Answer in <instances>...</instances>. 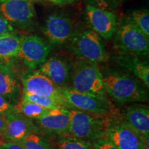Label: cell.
I'll use <instances>...</instances> for the list:
<instances>
[{
	"mask_svg": "<svg viewBox=\"0 0 149 149\" xmlns=\"http://www.w3.org/2000/svg\"><path fill=\"white\" fill-rule=\"evenodd\" d=\"M107 118L105 135L117 149H143L144 139L139 136L122 118Z\"/></svg>",
	"mask_w": 149,
	"mask_h": 149,
	"instance_id": "obj_8",
	"label": "cell"
},
{
	"mask_svg": "<svg viewBox=\"0 0 149 149\" xmlns=\"http://www.w3.org/2000/svg\"><path fill=\"white\" fill-rule=\"evenodd\" d=\"M70 50L79 59L96 64L106 62L109 59L104 40L89 29L72 35Z\"/></svg>",
	"mask_w": 149,
	"mask_h": 149,
	"instance_id": "obj_2",
	"label": "cell"
},
{
	"mask_svg": "<svg viewBox=\"0 0 149 149\" xmlns=\"http://www.w3.org/2000/svg\"><path fill=\"white\" fill-rule=\"evenodd\" d=\"M115 46L120 53L146 59L148 56L149 37L129 19L117 29L115 33Z\"/></svg>",
	"mask_w": 149,
	"mask_h": 149,
	"instance_id": "obj_4",
	"label": "cell"
},
{
	"mask_svg": "<svg viewBox=\"0 0 149 149\" xmlns=\"http://www.w3.org/2000/svg\"><path fill=\"white\" fill-rule=\"evenodd\" d=\"M93 149H117L105 137H102L92 141Z\"/></svg>",
	"mask_w": 149,
	"mask_h": 149,
	"instance_id": "obj_26",
	"label": "cell"
},
{
	"mask_svg": "<svg viewBox=\"0 0 149 149\" xmlns=\"http://www.w3.org/2000/svg\"><path fill=\"white\" fill-rule=\"evenodd\" d=\"M0 14L15 29L27 30L36 17L35 3L31 0L0 1Z\"/></svg>",
	"mask_w": 149,
	"mask_h": 149,
	"instance_id": "obj_9",
	"label": "cell"
},
{
	"mask_svg": "<svg viewBox=\"0 0 149 149\" xmlns=\"http://www.w3.org/2000/svg\"><path fill=\"white\" fill-rule=\"evenodd\" d=\"M128 19L149 37V13L147 9L134 10Z\"/></svg>",
	"mask_w": 149,
	"mask_h": 149,
	"instance_id": "obj_23",
	"label": "cell"
},
{
	"mask_svg": "<svg viewBox=\"0 0 149 149\" xmlns=\"http://www.w3.org/2000/svg\"><path fill=\"white\" fill-rule=\"evenodd\" d=\"M118 65L128 73L142 81L147 88L149 87V65L148 61L137 56L119 53L115 58Z\"/></svg>",
	"mask_w": 149,
	"mask_h": 149,
	"instance_id": "obj_18",
	"label": "cell"
},
{
	"mask_svg": "<svg viewBox=\"0 0 149 149\" xmlns=\"http://www.w3.org/2000/svg\"><path fill=\"white\" fill-rule=\"evenodd\" d=\"M18 142L24 149H55L48 139L39 133L31 134Z\"/></svg>",
	"mask_w": 149,
	"mask_h": 149,
	"instance_id": "obj_21",
	"label": "cell"
},
{
	"mask_svg": "<svg viewBox=\"0 0 149 149\" xmlns=\"http://www.w3.org/2000/svg\"><path fill=\"white\" fill-rule=\"evenodd\" d=\"M22 37L17 32L8 33L0 36V63L13 62L17 57Z\"/></svg>",
	"mask_w": 149,
	"mask_h": 149,
	"instance_id": "obj_19",
	"label": "cell"
},
{
	"mask_svg": "<svg viewBox=\"0 0 149 149\" xmlns=\"http://www.w3.org/2000/svg\"><path fill=\"white\" fill-rule=\"evenodd\" d=\"M56 149H93L92 141L75 138L71 136H61Z\"/></svg>",
	"mask_w": 149,
	"mask_h": 149,
	"instance_id": "obj_22",
	"label": "cell"
},
{
	"mask_svg": "<svg viewBox=\"0 0 149 149\" xmlns=\"http://www.w3.org/2000/svg\"><path fill=\"white\" fill-rule=\"evenodd\" d=\"M17 111L18 110L16 106L13 105L8 101H7L3 97L0 95V115L4 117L8 113Z\"/></svg>",
	"mask_w": 149,
	"mask_h": 149,
	"instance_id": "obj_25",
	"label": "cell"
},
{
	"mask_svg": "<svg viewBox=\"0 0 149 149\" xmlns=\"http://www.w3.org/2000/svg\"><path fill=\"white\" fill-rule=\"evenodd\" d=\"M0 149H24L18 141H8L0 142Z\"/></svg>",
	"mask_w": 149,
	"mask_h": 149,
	"instance_id": "obj_28",
	"label": "cell"
},
{
	"mask_svg": "<svg viewBox=\"0 0 149 149\" xmlns=\"http://www.w3.org/2000/svg\"><path fill=\"white\" fill-rule=\"evenodd\" d=\"M21 86L13 62L0 63V95L13 105L19 104Z\"/></svg>",
	"mask_w": 149,
	"mask_h": 149,
	"instance_id": "obj_17",
	"label": "cell"
},
{
	"mask_svg": "<svg viewBox=\"0 0 149 149\" xmlns=\"http://www.w3.org/2000/svg\"><path fill=\"white\" fill-rule=\"evenodd\" d=\"M121 118L142 138L149 137V109L144 104H133L122 110Z\"/></svg>",
	"mask_w": 149,
	"mask_h": 149,
	"instance_id": "obj_16",
	"label": "cell"
},
{
	"mask_svg": "<svg viewBox=\"0 0 149 149\" xmlns=\"http://www.w3.org/2000/svg\"><path fill=\"white\" fill-rule=\"evenodd\" d=\"M22 100L33 102V103L38 104L41 107L49 110H55L63 108L60 105V104L54 100V99L46 97L36 95L23 93Z\"/></svg>",
	"mask_w": 149,
	"mask_h": 149,
	"instance_id": "obj_24",
	"label": "cell"
},
{
	"mask_svg": "<svg viewBox=\"0 0 149 149\" xmlns=\"http://www.w3.org/2000/svg\"><path fill=\"white\" fill-rule=\"evenodd\" d=\"M4 119L3 141H19L32 133H40L34 123L18 111L5 115Z\"/></svg>",
	"mask_w": 149,
	"mask_h": 149,
	"instance_id": "obj_13",
	"label": "cell"
},
{
	"mask_svg": "<svg viewBox=\"0 0 149 149\" xmlns=\"http://www.w3.org/2000/svg\"><path fill=\"white\" fill-rule=\"evenodd\" d=\"M18 111L30 120H37L48 113L51 110L45 109L38 104L22 100L16 106Z\"/></svg>",
	"mask_w": 149,
	"mask_h": 149,
	"instance_id": "obj_20",
	"label": "cell"
},
{
	"mask_svg": "<svg viewBox=\"0 0 149 149\" xmlns=\"http://www.w3.org/2000/svg\"><path fill=\"white\" fill-rule=\"evenodd\" d=\"M17 29L13 26L3 17L0 14V36L8 33H16Z\"/></svg>",
	"mask_w": 149,
	"mask_h": 149,
	"instance_id": "obj_27",
	"label": "cell"
},
{
	"mask_svg": "<svg viewBox=\"0 0 149 149\" xmlns=\"http://www.w3.org/2000/svg\"><path fill=\"white\" fill-rule=\"evenodd\" d=\"M69 119L68 109L51 110L46 115L35 120V126L39 132L43 131L50 135L66 136L68 135Z\"/></svg>",
	"mask_w": 149,
	"mask_h": 149,
	"instance_id": "obj_14",
	"label": "cell"
},
{
	"mask_svg": "<svg viewBox=\"0 0 149 149\" xmlns=\"http://www.w3.org/2000/svg\"><path fill=\"white\" fill-rule=\"evenodd\" d=\"M51 46L35 35L22 37L17 57L31 70H35L47 59Z\"/></svg>",
	"mask_w": 149,
	"mask_h": 149,
	"instance_id": "obj_10",
	"label": "cell"
},
{
	"mask_svg": "<svg viewBox=\"0 0 149 149\" xmlns=\"http://www.w3.org/2000/svg\"><path fill=\"white\" fill-rule=\"evenodd\" d=\"M10 1V0H0V1ZM31 1H33V2H37V1H40L41 0H31Z\"/></svg>",
	"mask_w": 149,
	"mask_h": 149,
	"instance_id": "obj_31",
	"label": "cell"
},
{
	"mask_svg": "<svg viewBox=\"0 0 149 149\" xmlns=\"http://www.w3.org/2000/svg\"><path fill=\"white\" fill-rule=\"evenodd\" d=\"M21 81L23 93L54 99L64 109H73L66 101L60 90V87L57 86L49 78L39 70L24 73L21 76Z\"/></svg>",
	"mask_w": 149,
	"mask_h": 149,
	"instance_id": "obj_7",
	"label": "cell"
},
{
	"mask_svg": "<svg viewBox=\"0 0 149 149\" xmlns=\"http://www.w3.org/2000/svg\"><path fill=\"white\" fill-rule=\"evenodd\" d=\"M46 1H49L53 4L58 6H64L67 4H71L77 1V0H46Z\"/></svg>",
	"mask_w": 149,
	"mask_h": 149,
	"instance_id": "obj_29",
	"label": "cell"
},
{
	"mask_svg": "<svg viewBox=\"0 0 149 149\" xmlns=\"http://www.w3.org/2000/svg\"><path fill=\"white\" fill-rule=\"evenodd\" d=\"M42 31L53 45L62 46L72 38L73 26L69 17L62 13H55L46 18Z\"/></svg>",
	"mask_w": 149,
	"mask_h": 149,
	"instance_id": "obj_12",
	"label": "cell"
},
{
	"mask_svg": "<svg viewBox=\"0 0 149 149\" xmlns=\"http://www.w3.org/2000/svg\"><path fill=\"white\" fill-rule=\"evenodd\" d=\"M60 90L73 109L99 117L113 115L115 107L107 95L80 92L71 86L63 87L60 88Z\"/></svg>",
	"mask_w": 149,
	"mask_h": 149,
	"instance_id": "obj_3",
	"label": "cell"
},
{
	"mask_svg": "<svg viewBox=\"0 0 149 149\" xmlns=\"http://www.w3.org/2000/svg\"><path fill=\"white\" fill-rule=\"evenodd\" d=\"M5 126V119L3 115H0V139H1L3 130H4Z\"/></svg>",
	"mask_w": 149,
	"mask_h": 149,
	"instance_id": "obj_30",
	"label": "cell"
},
{
	"mask_svg": "<svg viewBox=\"0 0 149 149\" xmlns=\"http://www.w3.org/2000/svg\"><path fill=\"white\" fill-rule=\"evenodd\" d=\"M70 80L72 88L80 92L107 95L103 75L96 64L79 59L72 66Z\"/></svg>",
	"mask_w": 149,
	"mask_h": 149,
	"instance_id": "obj_6",
	"label": "cell"
},
{
	"mask_svg": "<svg viewBox=\"0 0 149 149\" xmlns=\"http://www.w3.org/2000/svg\"><path fill=\"white\" fill-rule=\"evenodd\" d=\"M102 73L106 94L117 104L139 103L148 100V88L133 74L115 69H105Z\"/></svg>",
	"mask_w": 149,
	"mask_h": 149,
	"instance_id": "obj_1",
	"label": "cell"
},
{
	"mask_svg": "<svg viewBox=\"0 0 149 149\" xmlns=\"http://www.w3.org/2000/svg\"><path fill=\"white\" fill-rule=\"evenodd\" d=\"M68 111V136L93 141L105 135L107 118H101L77 109Z\"/></svg>",
	"mask_w": 149,
	"mask_h": 149,
	"instance_id": "obj_5",
	"label": "cell"
},
{
	"mask_svg": "<svg viewBox=\"0 0 149 149\" xmlns=\"http://www.w3.org/2000/svg\"><path fill=\"white\" fill-rule=\"evenodd\" d=\"M85 14L91 30L103 40H111L113 38L117 29V16L114 13L92 4H86Z\"/></svg>",
	"mask_w": 149,
	"mask_h": 149,
	"instance_id": "obj_11",
	"label": "cell"
},
{
	"mask_svg": "<svg viewBox=\"0 0 149 149\" xmlns=\"http://www.w3.org/2000/svg\"><path fill=\"white\" fill-rule=\"evenodd\" d=\"M38 68L39 71L49 78L57 86L60 88L68 86L72 66L64 57L53 56L46 59Z\"/></svg>",
	"mask_w": 149,
	"mask_h": 149,
	"instance_id": "obj_15",
	"label": "cell"
}]
</instances>
